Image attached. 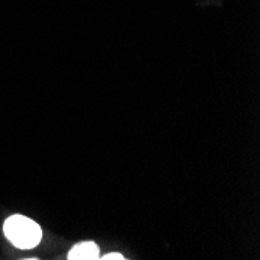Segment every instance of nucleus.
Returning a JSON list of instances; mask_svg holds the SVG:
<instances>
[{"label":"nucleus","instance_id":"f257e3e1","mask_svg":"<svg viewBox=\"0 0 260 260\" xmlns=\"http://www.w3.org/2000/svg\"><path fill=\"white\" fill-rule=\"evenodd\" d=\"M4 232L7 239L20 249L35 248L42 239L41 228L33 220L22 215L10 217L4 224Z\"/></svg>","mask_w":260,"mask_h":260},{"label":"nucleus","instance_id":"f03ea898","mask_svg":"<svg viewBox=\"0 0 260 260\" xmlns=\"http://www.w3.org/2000/svg\"><path fill=\"white\" fill-rule=\"evenodd\" d=\"M70 260H93V258H100V251L99 246L93 242H84L80 245H75L69 252Z\"/></svg>","mask_w":260,"mask_h":260},{"label":"nucleus","instance_id":"7ed1b4c3","mask_svg":"<svg viewBox=\"0 0 260 260\" xmlns=\"http://www.w3.org/2000/svg\"><path fill=\"white\" fill-rule=\"evenodd\" d=\"M102 258H106V260H112V258H115V260H123L125 257H123L122 254H106V255L102 257Z\"/></svg>","mask_w":260,"mask_h":260}]
</instances>
